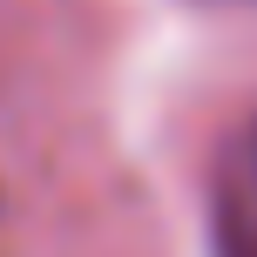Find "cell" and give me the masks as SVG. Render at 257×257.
Instances as JSON below:
<instances>
[{
	"label": "cell",
	"instance_id": "6da1fadb",
	"mask_svg": "<svg viewBox=\"0 0 257 257\" xmlns=\"http://www.w3.org/2000/svg\"><path fill=\"white\" fill-rule=\"evenodd\" d=\"M210 250L217 257H257V115L217 156V176H210Z\"/></svg>",
	"mask_w": 257,
	"mask_h": 257
}]
</instances>
